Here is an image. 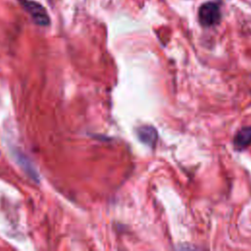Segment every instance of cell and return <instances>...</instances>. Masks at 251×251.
Returning <instances> with one entry per match:
<instances>
[{
  "instance_id": "6da1fadb",
  "label": "cell",
  "mask_w": 251,
  "mask_h": 251,
  "mask_svg": "<svg viewBox=\"0 0 251 251\" xmlns=\"http://www.w3.org/2000/svg\"><path fill=\"white\" fill-rule=\"evenodd\" d=\"M198 19L200 24L206 27L217 25L221 20V12L219 6L212 2L203 4L199 8Z\"/></svg>"
},
{
  "instance_id": "7a4b0ae2",
  "label": "cell",
  "mask_w": 251,
  "mask_h": 251,
  "mask_svg": "<svg viewBox=\"0 0 251 251\" xmlns=\"http://www.w3.org/2000/svg\"><path fill=\"white\" fill-rule=\"evenodd\" d=\"M19 1L37 25L44 26L50 24L49 16L42 5L31 0H19Z\"/></svg>"
},
{
  "instance_id": "3957f363",
  "label": "cell",
  "mask_w": 251,
  "mask_h": 251,
  "mask_svg": "<svg viewBox=\"0 0 251 251\" xmlns=\"http://www.w3.org/2000/svg\"><path fill=\"white\" fill-rule=\"evenodd\" d=\"M138 138L145 144L153 147L158 138L157 130L151 126H142L137 129Z\"/></svg>"
},
{
  "instance_id": "277c9868",
  "label": "cell",
  "mask_w": 251,
  "mask_h": 251,
  "mask_svg": "<svg viewBox=\"0 0 251 251\" xmlns=\"http://www.w3.org/2000/svg\"><path fill=\"white\" fill-rule=\"evenodd\" d=\"M251 144V126H245L239 129L234 137V147L242 150Z\"/></svg>"
}]
</instances>
